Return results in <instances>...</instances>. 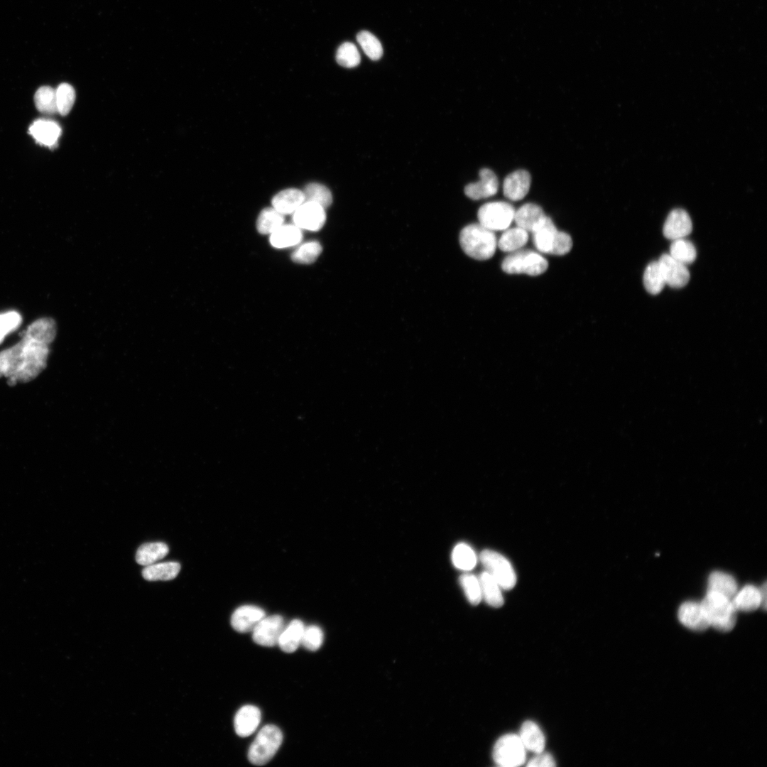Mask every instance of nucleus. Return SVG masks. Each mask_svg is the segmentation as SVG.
I'll return each instance as SVG.
<instances>
[{
  "label": "nucleus",
  "mask_w": 767,
  "mask_h": 767,
  "mask_svg": "<svg viewBox=\"0 0 767 767\" xmlns=\"http://www.w3.org/2000/svg\"><path fill=\"white\" fill-rule=\"evenodd\" d=\"M56 334L52 318L43 317L32 322L16 345L0 352V376L11 381H28L45 366L49 344Z\"/></svg>",
  "instance_id": "f257e3e1"
},
{
  "label": "nucleus",
  "mask_w": 767,
  "mask_h": 767,
  "mask_svg": "<svg viewBox=\"0 0 767 767\" xmlns=\"http://www.w3.org/2000/svg\"><path fill=\"white\" fill-rule=\"evenodd\" d=\"M459 244L467 256L484 261L494 254L497 240L494 232L478 223L469 224L461 230Z\"/></svg>",
  "instance_id": "f03ea898"
},
{
  "label": "nucleus",
  "mask_w": 767,
  "mask_h": 767,
  "mask_svg": "<svg viewBox=\"0 0 767 767\" xmlns=\"http://www.w3.org/2000/svg\"><path fill=\"white\" fill-rule=\"evenodd\" d=\"M701 603L707 616L709 626L722 632H728L734 629L736 625L737 611L731 599L707 591Z\"/></svg>",
  "instance_id": "7ed1b4c3"
},
{
  "label": "nucleus",
  "mask_w": 767,
  "mask_h": 767,
  "mask_svg": "<svg viewBox=\"0 0 767 767\" xmlns=\"http://www.w3.org/2000/svg\"><path fill=\"white\" fill-rule=\"evenodd\" d=\"M532 234L533 244L541 253L562 256L567 254L572 249L571 236L564 232L557 230L552 219L548 216Z\"/></svg>",
  "instance_id": "20e7f679"
},
{
  "label": "nucleus",
  "mask_w": 767,
  "mask_h": 767,
  "mask_svg": "<svg viewBox=\"0 0 767 767\" xmlns=\"http://www.w3.org/2000/svg\"><path fill=\"white\" fill-rule=\"evenodd\" d=\"M283 741L281 729L273 724L264 726L251 744L248 758L256 766L266 764L278 751Z\"/></svg>",
  "instance_id": "39448f33"
},
{
  "label": "nucleus",
  "mask_w": 767,
  "mask_h": 767,
  "mask_svg": "<svg viewBox=\"0 0 767 767\" xmlns=\"http://www.w3.org/2000/svg\"><path fill=\"white\" fill-rule=\"evenodd\" d=\"M548 263L539 253L531 250H518L511 252L503 260L502 270L509 274L525 273L535 276L544 273Z\"/></svg>",
  "instance_id": "423d86ee"
},
{
  "label": "nucleus",
  "mask_w": 767,
  "mask_h": 767,
  "mask_svg": "<svg viewBox=\"0 0 767 767\" xmlns=\"http://www.w3.org/2000/svg\"><path fill=\"white\" fill-rule=\"evenodd\" d=\"M492 756L494 762L499 766L516 767L525 763L526 749L518 735L508 734L496 741Z\"/></svg>",
  "instance_id": "0eeeda50"
},
{
  "label": "nucleus",
  "mask_w": 767,
  "mask_h": 767,
  "mask_svg": "<svg viewBox=\"0 0 767 767\" xmlns=\"http://www.w3.org/2000/svg\"><path fill=\"white\" fill-rule=\"evenodd\" d=\"M514 207L508 202L496 201L483 205L478 210L479 223L486 229L502 231L508 229L514 219Z\"/></svg>",
  "instance_id": "6e6552de"
},
{
  "label": "nucleus",
  "mask_w": 767,
  "mask_h": 767,
  "mask_svg": "<svg viewBox=\"0 0 767 767\" xmlns=\"http://www.w3.org/2000/svg\"><path fill=\"white\" fill-rule=\"evenodd\" d=\"M479 560L486 571L500 585L501 589L509 590L516 582L515 571L509 561L500 553L484 550Z\"/></svg>",
  "instance_id": "1a4fd4ad"
},
{
  "label": "nucleus",
  "mask_w": 767,
  "mask_h": 767,
  "mask_svg": "<svg viewBox=\"0 0 767 767\" xmlns=\"http://www.w3.org/2000/svg\"><path fill=\"white\" fill-rule=\"evenodd\" d=\"M283 618L278 614L263 618L252 631L254 641L262 646L272 647L278 644L284 629Z\"/></svg>",
  "instance_id": "9d476101"
},
{
  "label": "nucleus",
  "mask_w": 767,
  "mask_h": 767,
  "mask_svg": "<svg viewBox=\"0 0 767 767\" xmlns=\"http://www.w3.org/2000/svg\"><path fill=\"white\" fill-rule=\"evenodd\" d=\"M293 214L294 224L309 231L320 230L326 220L325 208L311 202H304Z\"/></svg>",
  "instance_id": "9b49d317"
},
{
  "label": "nucleus",
  "mask_w": 767,
  "mask_h": 767,
  "mask_svg": "<svg viewBox=\"0 0 767 767\" xmlns=\"http://www.w3.org/2000/svg\"><path fill=\"white\" fill-rule=\"evenodd\" d=\"M658 263L665 285L679 288L688 283L690 273L686 265L673 259L669 254H663Z\"/></svg>",
  "instance_id": "f8f14e48"
},
{
  "label": "nucleus",
  "mask_w": 767,
  "mask_h": 767,
  "mask_svg": "<svg viewBox=\"0 0 767 767\" xmlns=\"http://www.w3.org/2000/svg\"><path fill=\"white\" fill-rule=\"evenodd\" d=\"M766 591V584L761 588L747 584L737 590L731 599V602L736 611H753L762 606L765 608Z\"/></svg>",
  "instance_id": "ddd939ff"
},
{
  "label": "nucleus",
  "mask_w": 767,
  "mask_h": 767,
  "mask_svg": "<svg viewBox=\"0 0 767 767\" xmlns=\"http://www.w3.org/2000/svg\"><path fill=\"white\" fill-rule=\"evenodd\" d=\"M678 618L684 626L692 631H704L710 627L701 602L682 603L678 609Z\"/></svg>",
  "instance_id": "4468645a"
},
{
  "label": "nucleus",
  "mask_w": 767,
  "mask_h": 767,
  "mask_svg": "<svg viewBox=\"0 0 767 767\" xmlns=\"http://www.w3.org/2000/svg\"><path fill=\"white\" fill-rule=\"evenodd\" d=\"M479 175V181L469 183L465 187V195L475 200L496 195L499 189V180L496 174L489 168H482Z\"/></svg>",
  "instance_id": "2eb2a0df"
},
{
  "label": "nucleus",
  "mask_w": 767,
  "mask_h": 767,
  "mask_svg": "<svg viewBox=\"0 0 767 767\" xmlns=\"http://www.w3.org/2000/svg\"><path fill=\"white\" fill-rule=\"evenodd\" d=\"M692 229V220L687 212L682 209H675L667 217L663 232L667 239L675 240L685 238L691 233Z\"/></svg>",
  "instance_id": "dca6fc26"
},
{
  "label": "nucleus",
  "mask_w": 767,
  "mask_h": 767,
  "mask_svg": "<svg viewBox=\"0 0 767 767\" xmlns=\"http://www.w3.org/2000/svg\"><path fill=\"white\" fill-rule=\"evenodd\" d=\"M265 616L266 613L261 608L254 605H243L233 612L231 625L239 633H247L252 631Z\"/></svg>",
  "instance_id": "f3484780"
},
{
  "label": "nucleus",
  "mask_w": 767,
  "mask_h": 767,
  "mask_svg": "<svg viewBox=\"0 0 767 767\" xmlns=\"http://www.w3.org/2000/svg\"><path fill=\"white\" fill-rule=\"evenodd\" d=\"M531 183L530 173L518 170L508 174L503 183L504 196L511 201L522 200L528 192Z\"/></svg>",
  "instance_id": "a211bd4d"
},
{
  "label": "nucleus",
  "mask_w": 767,
  "mask_h": 767,
  "mask_svg": "<svg viewBox=\"0 0 767 767\" xmlns=\"http://www.w3.org/2000/svg\"><path fill=\"white\" fill-rule=\"evenodd\" d=\"M261 717L260 709L256 706L249 705L241 707L234 720L236 734L241 737L252 734L259 725Z\"/></svg>",
  "instance_id": "6ab92c4d"
},
{
  "label": "nucleus",
  "mask_w": 767,
  "mask_h": 767,
  "mask_svg": "<svg viewBox=\"0 0 767 767\" xmlns=\"http://www.w3.org/2000/svg\"><path fill=\"white\" fill-rule=\"evenodd\" d=\"M61 131L57 122L48 119H38L29 127V134L36 142L50 148L57 144Z\"/></svg>",
  "instance_id": "aec40b11"
},
{
  "label": "nucleus",
  "mask_w": 767,
  "mask_h": 767,
  "mask_svg": "<svg viewBox=\"0 0 767 767\" xmlns=\"http://www.w3.org/2000/svg\"><path fill=\"white\" fill-rule=\"evenodd\" d=\"M546 217L540 206L526 203L516 210L513 221L517 227L532 233Z\"/></svg>",
  "instance_id": "412c9836"
},
{
  "label": "nucleus",
  "mask_w": 767,
  "mask_h": 767,
  "mask_svg": "<svg viewBox=\"0 0 767 767\" xmlns=\"http://www.w3.org/2000/svg\"><path fill=\"white\" fill-rule=\"evenodd\" d=\"M304 202L303 191L295 188H288L279 192L273 197L272 207L283 215L293 214Z\"/></svg>",
  "instance_id": "4be33fe9"
},
{
  "label": "nucleus",
  "mask_w": 767,
  "mask_h": 767,
  "mask_svg": "<svg viewBox=\"0 0 767 767\" xmlns=\"http://www.w3.org/2000/svg\"><path fill=\"white\" fill-rule=\"evenodd\" d=\"M518 736L526 750L535 754L544 751L545 736L535 722L531 720L524 722Z\"/></svg>",
  "instance_id": "5701e85b"
},
{
  "label": "nucleus",
  "mask_w": 767,
  "mask_h": 767,
  "mask_svg": "<svg viewBox=\"0 0 767 767\" xmlns=\"http://www.w3.org/2000/svg\"><path fill=\"white\" fill-rule=\"evenodd\" d=\"M305 626L299 619L292 620L282 631L278 644L285 653H293L301 644Z\"/></svg>",
  "instance_id": "b1692460"
},
{
  "label": "nucleus",
  "mask_w": 767,
  "mask_h": 767,
  "mask_svg": "<svg viewBox=\"0 0 767 767\" xmlns=\"http://www.w3.org/2000/svg\"><path fill=\"white\" fill-rule=\"evenodd\" d=\"M737 590V583L732 575L722 571H714L709 575L708 592H713L731 599Z\"/></svg>",
  "instance_id": "393cba45"
},
{
  "label": "nucleus",
  "mask_w": 767,
  "mask_h": 767,
  "mask_svg": "<svg viewBox=\"0 0 767 767\" xmlns=\"http://www.w3.org/2000/svg\"><path fill=\"white\" fill-rule=\"evenodd\" d=\"M180 570V565L176 562H155L145 566L142 575L148 581H166L175 578Z\"/></svg>",
  "instance_id": "a878e982"
},
{
  "label": "nucleus",
  "mask_w": 767,
  "mask_h": 767,
  "mask_svg": "<svg viewBox=\"0 0 767 767\" xmlns=\"http://www.w3.org/2000/svg\"><path fill=\"white\" fill-rule=\"evenodd\" d=\"M301 229L295 224H283L271 234L270 242L276 248H286L299 244L302 239Z\"/></svg>",
  "instance_id": "bb28decb"
},
{
  "label": "nucleus",
  "mask_w": 767,
  "mask_h": 767,
  "mask_svg": "<svg viewBox=\"0 0 767 767\" xmlns=\"http://www.w3.org/2000/svg\"><path fill=\"white\" fill-rule=\"evenodd\" d=\"M482 598L493 607H500L504 604L501 587L486 572H482L479 577Z\"/></svg>",
  "instance_id": "cd10ccee"
},
{
  "label": "nucleus",
  "mask_w": 767,
  "mask_h": 767,
  "mask_svg": "<svg viewBox=\"0 0 767 767\" xmlns=\"http://www.w3.org/2000/svg\"><path fill=\"white\" fill-rule=\"evenodd\" d=\"M168 552L169 548L164 543H144L136 551V561L141 565L147 566L163 559Z\"/></svg>",
  "instance_id": "c85d7f7f"
},
{
  "label": "nucleus",
  "mask_w": 767,
  "mask_h": 767,
  "mask_svg": "<svg viewBox=\"0 0 767 767\" xmlns=\"http://www.w3.org/2000/svg\"><path fill=\"white\" fill-rule=\"evenodd\" d=\"M528 240V232L516 227L504 230L497 241V246L504 252H514L520 250Z\"/></svg>",
  "instance_id": "c756f323"
},
{
  "label": "nucleus",
  "mask_w": 767,
  "mask_h": 767,
  "mask_svg": "<svg viewBox=\"0 0 767 767\" xmlns=\"http://www.w3.org/2000/svg\"><path fill=\"white\" fill-rule=\"evenodd\" d=\"M283 224L284 215L273 207H267L260 212L257 218L256 227L259 233L271 234Z\"/></svg>",
  "instance_id": "7c9ffc66"
},
{
  "label": "nucleus",
  "mask_w": 767,
  "mask_h": 767,
  "mask_svg": "<svg viewBox=\"0 0 767 767\" xmlns=\"http://www.w3.org/2000/svg\"><path fill=\"white\" fill-rule=\"evenodd\" d=\"M452 561L457 568L469 571L474 567L477 558L476 553L469 545L460 543L456 545L452 550Z\"/></svg>",
  "instance_id": "2f4dec72"
},
{
  "label": "nucleus",
  "mask_w": 767,
  "mask_h": 767,
  "mask_svg": "<svg viewBox=\"0 0 767 767\" xmlns=\"http://www.w3.org/2000/svg\"><path fill=\"white\" fill-rule=\"evenodd\" d=\"M669 254L685 265L692 263L697 256L695 246L685 238L673 240L670 246Z\"/></svg>",
  "instance_id": "473e14b6"
},
{
  "label": "nucleus",
  "mask_w": 767,
  "mask_h": 767,
  "mask_svg": "<svg viewBox=\"0 0 767 767\" xmlns=\"http://www.w3.org/2000/svg\"><path fill=\"white\" fill-rule=\"evenodd\" d=\"M305 202H311L320 205L323 208H327L332 202V195L330 190L325 185L312 183L308 184L303 191Z\"/></svg>",
  "instance_id": "72a5a7b5"
},
{
  "label": "nucleus",
  "mask_w": 767,
  "mask_h": 767,
  "mask_svg": "<svg viewBox=\"0 0 767 767\" xmlns=\"http://www.w3.org/2000/svg\"><path fill=\"white\" fill-rule=\"evenodd\" d=\"M643 285L652 295L658 294L664 288L665 283L658 261H652L646 266L643 273Z\"/></svg>",
  "instance_id": "f704fd0d"
},
{
  "label": "nucleus",
  "mask_w": 767,
  "mask_h": 767,
  "mask_svg": "<svg viewBox=\"0 0 767 767\" xmlns=\"http://www.w3.org/2000/svg\"><path fill=\"white\" fill-rule=\"evenodd\" d=\"M37 109L44 114L58 112L55 89L49 86L38 88L34 96Z\"/></svg>",
  "instance_id": "c9c22d12"
},
{
  "label": "nucleus",
  "mask_w": 767,
  "mask_h": 767,
  "mask_svg": "<svg viewBox=\"0 0 767 767\" xmlns=\"http://www.w3.org/2000/svg\"><path fill=\"white\" fill-rule=\"evenodd\" d=\"M322 246L317 241H310L300 245L292 254V260L298 263H313L322 252Z\"/></svg>",
  "instance_id": "e433bc0d"
},
{
  "label": "nucleus",
  "mask_w": 767,
  "mask_h": 767,
  "mask_svg": "<svg viewBox=\"0 0 767 767\" xmlns=\"http://www.w3.org/2000/svg\"><path fill=\"white\" fill-rule=\"evenodd\" d=\"M357 42L365 54L372 60L380 59L383 55V48L378 40L371 33L362 31L357 36Z\"/></svg>",
  "instance_id": "4c0bfd02"
},
{
  "label": "nucleus",
  "mask_w": 767,
  "mask_h": 767,
  "mask_svg": "<svg viewBox=\"0 0 767 767\" xmlns=\"http://www.w3.org/2000/svg\"><path fill=\"white\" fill-rule=\"evenodd\" d=\"M58 112L62 116L70 111L75 100V91L67 83L60 84L55 89Z\"/></svg>",
  "instance_id": "58836bf2"
},
{
  "label": "nucleus",
  "mask_w": 767,
  "mask_h": 767,
  "mask_svg": "<svg viewBox=\"0 0 767 767\" xmlns=\"http://www.w3.org/2000/svg\"><path fill=\"white\" fill-rule=\"evenodd\" d=\"M336 60L342 67L352 68L360 63L361 57L356 45L346 42L338 48Z\"/></svg>",
  "instance_id": "ea45409f"
},
{
  "label": "nucleus",
  "mask_w": 767,
  "mask_h": 767,
  "mask_svg": "<svg viewBox=\"0 0 767 767\" xmlns=\"http://www.w3.org/2000/svg\"><path fill=\"white\" fill-rule=\"evenodd\" d=\"M459 582L468 601L473 605L478 604L482 599L479 578L472 574L465 573L460 576Z\"/></svg>",
  "instance_id": "a19ab883"
},
{
  "label": "nucleus",
  "mask_w": 767,
  "mask_h": 767,
  "mask_svg": "<svg viewBox=\"0 0 767 767\" xmlns=\"http://www.w3.org/2000/svg\"><path fill=\"white\" fill-rule=\"evenodd\" d=\"M22 322V316L15 310L0 313V344L7 334L16 330Z\"/></svg>",
  "instance_id": "79ce46f5"
},
{
  "label": "nucleus",
  "mask_w": 767,
  "mask_h": 767,
  "mask_svg": "<svg viewBox=\"0 0 767 767\" xmlns=\"http://www.w3.org/2000/svg\"><path fill=\"white\" fill-rule=\"evenodd\" d=\"M323 638L322 629L317 626L310 625L304 629L301 644L306 649L315 651L322 646Z\"/></svg>",
  "instance_id": "37998d69"
},
{
  "label": "nucleus",
  "mask_w": 767,
  "mask_h": 767,
  "mask_svg": "<svg viewBox=\"0 0 767 767\" xmlns=\"http://www.w3.org/2000/svg\"><path fill=\"white\" fill-rule=\"evenodd\" d=\"M530 767H553L556 766L555 761L551 754L545 753L544 751L535 754L528 763Z\"/></svg>",
  "instance_id": "c03bdc74"
}]
</instances>
